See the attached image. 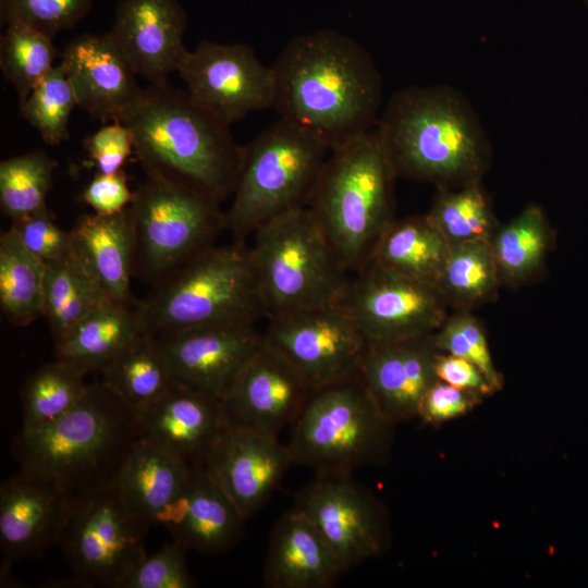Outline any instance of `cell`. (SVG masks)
<instances>
[{
	"mask_svg": "<svg viewBox=\"0 0 588 588\" xmlns=\"http://www.w3.org/2000/svg\"><path fill=\"white\" fill-rule=\"evenodd\" d=\"M279 119L310 133L330 150L373 130L382 78L370 53L332 29L293 37L271 65Z\"/></svg>",
	"mask_w": 588,
	"mask_h": 588,
	"instance_id": "6da1fadb",
	"label": "cell"
},
{
	"mask_svg": "<svg viewBox=\"0 0 588 588\" xmlns=\"http://www.w3.org/2000/svg\"><path fill=\"white\" fill-rule=\"evenodd\" d=\"M376 128L396 177L455 188L481 182L491 166V145L478 115L445 85L397 90Z\"/></svg>",
	"mask_w": 588,
	"mask_h": 588,
	"instance_id": "7a4b0ae2",
	"label": "cell"
},
{
	"mask_svg": "<svg viewBox=\"0 0 588 588\" xmlns=\"http://www.w3.org/2000/svg\"><path fill=\"white\" fill-rule=\"evenodd\" d=\"M121 122L133 133L146 175L203 192L221 204L232 196L245 146L186 90L169 82L149 84Z\"/></svg>",
	"mask_w": 588,
	"mask_h": 588,
	"instance_id": "3957f363",
	"label": "cell"
},
{
	"mask_svg": "<svg viewBox=\"0 0 588 588\" xmlns=\"http://www.w3.org/2000/svg\"><path fill=\"white\" fill-rule=\"evenodd\" d=\"M138 439L135 414L96 381L57 420L22 428L12 440L11 453L20 468L77 497L114 486Z\"/></svg>",
	"mask_w": 588,
	"mask_h": 588,
	"instance_id": "277c9868",
	"label": "cell"
},
{
	"mask_svg": "<svg viewBox=\"0 0 588 588\" xmlns=\"http://www.w3.org/2000/svg\"><path fill=\"white\" fill-rule=\"evenodd\" d=\"M396 175L373 130L332 149L307 207L342 268L367 262L393 218Z\"/></svg>",
	"mask_w": 588,
	"mask_h": 588,
	"instance_id": "5b68a950",
	"label": "cell"
},
{
	"mask_svg": "<svg viewBox=\"0 0 588 588\" xmlns=\"http://www.w3.org/2000/svg\"><path fill=\"white\" fill-rule=\"evenodd\" d=\"M135 306L145 332L154 336L266 318L250 249L235 241L192 257Z\"/></svg>",
	"mask_w": 588,
	"mask_h": 588,
	"instance_id": "8992f818",
	"label": "cell"
},
{
	"mask_svg": "<svg viewBox=\"0 0 588 588\" xmlns=\"http://www.w3.org/2000/svg\"><path fill=\"white\" fill-rule=\"evenodd\" d=\"M330 149L310 133L278 119L245 145L242 171L225 211L235 242L311 201Z\"/></svg>",
	"mask_w": 588,
	"mask_h": 588,
	"instance_id": "52a82bcc",
	"label": "cell"
},
{
	"mask_svg": "<svg viewBox=\"0 0 588 588\" xmlns=\"http://www.w3.org/2000/svg\"><path fill=\"white\" fill-rule=\"evenodd\" d=\"M253 238L249 249L266 319L344 299L351 274L308 208L268 222Z\"/></svg>",
	"mask_w": 588,
	"mask_h": 588,
	"instance_id": "ba28073f",
	"label": "cell"
},
{
	"mask_svg": "<svg viewBox=\"0 0 588 588\" xmlns=\"http://www.w3.org/2000/svg\"><path fill=\"white\" fill-rule=\"evenodd\" d=\"M391 425L357 375L315 389L290 427L286 445L294 465L316 474H353L378 460Z\"/></svg>",
	"mask_w": 588,
	"mask_h": 588,
	"instance_id": "9c48e42d",
	"label": "cell"
},
{
	"mask_svg": "<svg viewBox=\"0 0 588 588\" xmlns=\"http://www.w3.org/2000/svg\"><path fill=\"white\" fill-rule=\"evenodd\" d=\"M134 235V275L155 285L226 230L221 203L194 188L148 176L130 205Z\"/></svg>",
	"mask_w": 588,
	"mask_h": 588,
	"instance_id": "30bf717a",
	"label": "cell"
},
{
	"mask_svg": "<svg viewBox=\"0 0 588 588\" xmlns=\"http://www.w3.org/2000/svg\"><path fill=\"white\" fill-rule=\"evenodd\" d=\"M146 531L130 514L114 485L71 497L58 544L79 587L121 588L147 555Z\"/></svg>",
	"mask_w": 588,
	"mask_h": 588,
	"instance_id": "8fae6325",
	"label": "cell"
},
{
	"mask_svg": "<svg viewBox=\"0 0 588 588\" xmlns=\"http://www.w3.org/2000/svg\"><path fill=\"white\" fill-rule=\"evenodd\" d=\"M267 320V342L315 389L358 375L369 343L343 301Z\"/></svg>",
	"mask_w": 588,
	"mask_h": 588,
	"instance_id": "7c38bea8",
	"label": "cell"
},
{
	"mask_svg": "<svg viewBox=\"0 0 588 588\" xmlns=\"http://www.w3.org/2000/svg\"><path fill=\"white\" fill-rule=\"evenodd\" d=\"M343 302L369 344L432 334L451 311L436 286L370 259L351 273Z\"/></svg>",
	"mask_w": 588,
	"mask_h": 588,
	"instance_id": "4fadbf2b",
	"label": "cell"
},
{
	"mask_svg": "<svg viewBox=\"0 0 588 588\" xmlns=\"http://www.w3.org/2000/svg\"><path fill=\"white\" fill-rule=\"evenodd\" d=\"M191 98L229 126L273 106L272 68L245 44L201 40L186 50L177 71Z\"/></svg>",
	"mask_w": 588,
	"mask_h": 588,
	"instance_id": "5bb4252c",
	"label": "cell"
},
{
	"mask_svg": "<svg viewBox=\"0 0 588 588\" xmlns=\"http://www.w3.org/2000/svg\"><path fill=\"white\" fill-rule=\"evenodd\" d=\"M292 507L315 526L344 572L382 550L379 506L351 473L316 474Z\"/></svg>",
	"mask_w": 588,
	"mask_h": 588,
	"instance_id": "9a60e30c",
	"label": "cell"
},
{
	"mask_svg": "<svg viewBox=\"0 0 588 588\" xmlns=\"http://www.w3.org/2000/svg\"><path fill=\"white\" fill-rule=\"evenodd\" d=\"M315 388L273 347L264 341L219 401L228 428L256 430L279 438L306 406Z\"/></svg>",
	"mask_w": 588,
	"mask_h": 588,
	"instance_id": "2e32d148",
	"label": "cell"
},
{
	"mask_svg": "<svg viewBox=\"0 0 588 588\" xmlns=\"http://www.w3.org/2000/svg\"><path fill=\"white\" fill-rule=\"evenodd\" d=\"M174 383L220 401L264 341L256 322L222 323L155 336Z\"/></svg>",
	"mask_w": 588,
	"mask_h": 588,
	"instance_id": "e0dca14e",
	"label": "cell"
},
{
	"mask_svg": "<svg viewBox=\"0 0 588 588\" xmlns=\"http://www.w3.org/2000/svg\"><path fill=\"white\" fill-rule=\"evenodd\" d=\"M292 465L286 443L243 428L224 429L203 463L245 519L265 505Z\"/></svg>",
	"mask_w": 588,
	"mask_h": 588,
	"instance_id": "ac0fdd59",
	"label": "cell"
},
{
	"mask_svg": "<svg viewBox=\"0 0 588 588\" xmlns=\"http://www.w3.org/2000/svg\"><path fill=\"white\" fill-rule=\"evenodd\" d=\"M71 497L53 481L20 468L0 485V547L5 562L39 556L58 543Z\"/></svg>",
	"mask_w": 588,
	"mask_h": 588,
	"instance_id": "d6986e66",
	"label": "cell"
},
{
	"mask_svg": "<svg viewBox=\"0 0 588 588\" xmlns=\"http://www.w3.org/2000/svg\"><path fill=\"white\" fill-rule=\"evenodd\" d=\"M187 15L177 0H119L109 34L137 76L149 84L168 82L187 50Z\"/></svg>",
	"mask_w": 588,
	"mask_h": 588,
	"instance_id": "ffe728a7",
	"label": "cell"
},
{
	"mask_svg": "<svg viewBox=\"0 0 588 588\" xmlns=\"http://www.w3.org/2000/svg\"><path fill=\"white\" fill-rule=\"evenodd\" d=\"M61 62L78 106L95 120L122 121L142 90L136 72L109 32L73 38Z\"/></svg>",
	"mask_w": 588,
	"mask_h": 588,
	"instance_id": "44dd1931",
	"label": "cell"
},
{
	"mask_svg": "<svg viewBox=\"0 0 588 588\" xmlns=\"http://www.w3.org/2000/svg\"><path fill=\"white\" fill-rule=\"evenodd\" d=\"M139 439L188 464H203L225 429L217 399L172 381L154 404L135 414Z\"/></svg>",
	"mask_w": 588,
	"mask_h": 588,
	"instance_id": "7402d4cb",
	"label": "cell"
},
{
	"mask_svg": "<svg viewBox=\"0 0 588 588\" xmlns=\"http://www.w3.org/2000/svg\"><path fill=\"white\" fill-rule=\"evenodd\" d=\"M431 334L369 344L358 376L379 411L392 424L417 416L427 390L438 380Z\"/></svg>",
	"mask_w": 588,
	"mask_h": 588,
	"instance_id": "603a6c76",
	"label": "cell"
},
{
	"mask_svg": "<svg viewBox=\"0 0 588 588\" xmlns=\"http://www.w3.org/2000/svg\"><path fill=\"white\" fill-rule=\"evenodd\" d=\"M246 520L198 464L192 467L185 486L160 515L158 525L186 551L215 555L241 540Z\"/></svg>",
	"mask_w": 588,
	"mask_h": 588,
	"instance_id": "cb8c5ba5",
	"label": "cell"
},
{
	"mask_svg": "<svg viewBox=\"0 0 588 588\" xmlns=\"http://www.w3.org/2000/svg\"><path fill=\"white\" fill-rule=\"evenodd\" d=\"M345 573L315 526L291 507L274 524L264 564L267 588H329Z\"/></svg>",
	"mask_w": 588,
	"mask_h": 588,
	"instance_id": "d4e9b609",
	"label": "cell"
},
{
	"mask_svg": "<svg viewBox=\"0 0 588 588\" xmlns=\"http://www.w3.org/2000/svg\"><path fill=\"white\" fill-rule=\"evenodd\" d=\"M71 253L85 271L119 304L133 305L135 235L130 206L115 215H81L70 230Z\"/></svg>",
	"mask_w": 588,
	"mask_h": 588,
	"instance_id": "484cf974",
	"label": "cell"
},
{
	"mask_svg": "<svg viewBox=\"0 0 588 588\" xmlns=\"http://www.w3.org/2000/svg\"><path fill=\"white\" fill-rule=\"evenodd\" d=\"M193 466L138 439L115 486L130 514L148 530L181 492Z\"/></svg>",
	"mask_w": 588,
	"mask_h": 588,
	"instance_id": "4316f807",
	"label": "cell"
},
{
	"mask_svg": "<svg viewBox=\"0 0 588 588\" xmlns=\"http://www.w3.org/2000/svg\"><path fill=\"white\" fill-rule=\"evenodd\" d=\"M143 333L146 332L135 304L109 301L88 314L54 345L56 359L85 373L100 371Z\"/></svg>",
	"mask_w": 588,
	"mask_h": 588,
	"instance_id": "83f0119b",
	"label": "cell"
},
{
	"mask_svg": "<svg viewBox=\"0 0 588 588\" xmlns=\"http://www.w3.org/2000/svg\"><path fill=\"white\" fill-rule=\"evenodd\" d=\"M450 246L426 215L412 216L389 223L369 259L404 277L436 286Z\"/></svg>",
	"mask_w": 588,
	"mask_h": 588,
	"instance_id": "f1b7e54d",
	"label": "cell"
},
{
	"mask_svg": "<svg viewBox=\"0 0 588 588\" xmlns=\"http://www.w3.org/2000/svg\"><path fill=\"white\" fill-rule=\"evenodd\" d=\"M553 244V231L543 209L528 204L512 220L501 224L490 246L502 285L520 287L536 279Z\"/></svg>",
	"mask_w": 588,
	"mask_h": 588,
	"instance_id": "f546056e",
	"label": "cell"
},
{
	"mask_svg": "<svg viewBox=\"0 0 588 588\" xmlns=\"http://www.w3.org/2000/svg\"><path fill=\"white\" fill-rule=\"evenodd\" d=\"M99 372L101 382L134 414L158 401L172 383L156 339L147 332Z\"/></svg>",
	"mask_w": 588,
	"mask_h": 588,
	"instance_id": "4dcf8cb0",
	"label": "cell"
},
{
	"mask_svg": "<svg viewBox=\"0 0 588 588\" xmlns=\"http://www.w3.org/2000/svg\"><path fill=\"white\" fill-rule=\"evenodd\" d=\"M47 265L34 256L10 226L0 235V306L5 319L25 327L45 313Z\"/></svg>",
	"mask_w": 588,
	"mask_h": 588,
	"instance_id": "1f68e13d",
	"label": "cell"
},
{
	"mask_svg": "<svg viewBox=\"0 0 588 588\" xmlns=\"http://www.w3.org/2000/svg\"><path fill=\"white\" fill-rule=\"evenodd\" d=\"M502 281L490 242L450 246L436 283L451 310H471L497 301Z\"/></svg>",
	"mask_w": 588,
	"mask_h": 588,
	"instance_id": "d6a6232c",
	"label": "cell"
},
{
	"mask_svg": "<svg viewBox=\"0 0 588 588\" xmlns=\"http://www.w3.org/2000/svg\"><path fill=\"white\" fill-rule=\"evenodd\" d=\"M109 301L72 253L47 265L44 316L54 345L88 314Z\"/></svg>",
	"mask_w": 588,
	"mask_h": 588,
	"instance_id": "836d02e7",
	"label": "cell"
},
{
	"mask_svg": "<svg viewBox=\"0 0 588 588\" xmlns=\"http://www.w3.org/2000/svg\"><path fill=\"white\" fill-rule=\"evenodd\" d=\"M426 217L451 245L490 242L501 225L481 182L437 188Z\"/></svg>",
	"mask_w": 588,
	"mask_h": 588,
	"instance_id": "e575fe53",
	"label": "cell"
},
{
	"mask_svg": "<svg viewBox=\"0 0 588 588\" xmlns=\"http://www.w3.org/2000/svg\"><path fill=\"white\" fill-rule=\"evenodd\" d=\"M86 375L58 359L33 372L21 390L22 428L45 426L70 412L88 388Z\"/></svg>",
	"mask_w": 588,
	"mask_h": 588,
	"instance_id": "d590c367",
	"label": "cell"
},
{
	"mask_svg": "<svg viewBox=\"0 0 588 588\" xmlns=\"http://www.w3.org/2000/svg\"><path fill=\"white\" fill-rule=\"evenodd\" d=\"M57 54L48 35L23 23L7 24L0 40V68L20 102L54 66Z\"/></svg>",
	"mask_w": 588,
	"mask_h": 588,
	"instance_id": "8d00e7d4",
	"label": "cell"
},
{
	"mask_svg": "<svg viewBox=\"0 0 588 588\" xmlns=\"http://www.w3.org/2000/svg\"><path fill=\"white\" fill-rule=\"evenodd\" d=\"M56 167L45 150H34L0 163V205L11 220L40 210L51 188Z\"/></svg>",
	"mask_w": 588,
	"mask_h": 588,
	"instance_id": "74e56055",
	"label": "cell"
},
{
	"mask_svg": "<svg viewBox=\"0 0 588 588\" xmlns=\"http://www.w3.org/2000/svg\"><path fill=\"white\" fill-rule=\"evenodd\" d=\"M77 99L62 62L54 65L20 102L21 115L49 145L69 137V120Z\"/></svg>",
	"mask_w": 588,
	"mask_h": 588,
	"instance_id": "f35d334b",
	"label": "cell"
},
{
	"mask_svg": "<svg viewBox=\"0 0 588 588\" xmlns=\"http://www.w3.org/2000/svg\"><path fill=\"white\" fill-rule=\"evenodd\" d=\"M431 340L438 352L456 355L475 364L495 392L502 389L503 377L492 359L486 329L471 310H451L431 334Z\"/></svg>",
	"mask_w": 588,
	"mask_h": 588,
	"instance_id": "ab89813d",
	"label": "cell"
},
{
	"mask_svg": "<svg viewBox=\"0 0 588 588\" xmlns=\"http://www.w3.org/2000/svg\"><path fill=\"white\" fill-rule=\"evenodd\" d=\"M91 4L93 0H0V19L4 24H26L53 38L74 27Z\"/></svg>",
	"mask_w": 588,
	"mask_h": 588,
	"instance_id": "60d3db41",
	"label": "cell"
},
{
	"mask_svg": "<svg viewBox=\"0 0 588 588\" xmlns=\"http://www.w3.org/2000/svg\"><path fill=\"white\" fill-rule=\"evenodd\" d=\"M186 550L175 541L146 555L128 574L121 588H191L194 580L187 567Z\"/></svg>",
	"mask_w": 588,
	"mask_h": 588,
	"instance_id": "b9f144b4",
	"label": "cell"
},
{
	"mask_svg": "<svg viewBox=\"0 0 588 588\" xmlns=\"http://www.w3.org/2000/svg\"><path fill=\"white\" fill-rule=\"evenodd\" d=\"M11 228L23 245L46 265L56 262L71 253L70 231L62 230L47 207L12 220Z\"/></svg>",
	"mask_w": 588,
	"mask_h": 588,
	"instance_id": "7bdbcfd3",
	"label": "cell"
},
{
	"mask_svg": "<svg viewBox=\"0 0 588 588\" xmlns=\"http://www.w3.org/2000/svg\"><path fill=\"white\" fill-rule=\"evenodd\" d=\"M85 147L97 173L111 174L121 171L133 152L134 137L126 124L112 121L91 134Z\"/></svg>",
	"mask_w": 588,
	"mask_h": 588,
	"instance_id": "ee69618b",
	"label": "cell"
},
{
	"mask_svg": "<svg viewBox=\"0 0 588 588\" xmlns=\"http://www.w3.org/2000/svg\"><path fill=\"white\" fill-rule=\"evenodd\" d=\"M480 395L437 380L425 393L417 416L427 424L439 425L468 413Z\"/></svg>",
	"mask_w": 588,
	"mask_h": 588,
	"instance_id": "f6af8a7d",
	"label": "cell"
},
{
	"mask_svg": "<svg viewBox=\"0 0 588 588\" xmlns=\"http://www.w3.org/2000/svg\"><path fill=\"white\" fill-rule=\"evenodd\" d=\"M127 176L123 170L111 174L96 173L81 195V199L90 206L95 213L115 215L125 210L132 203Z\"/></svg>",
	"mask_w": 588,
	"mask_h": 588,
	"instance_id": "bcb514c9",
	"label": "cell"
},
{
	"mask_svg": "<svg viewBox=\"0 0 588 588\" xmlns=\"http://www.w3.org/2000/svg\"><path fill=\"white\" fill-rule=\"evenodd\" d=\"M434 373L438 380L480 396L495 392L475 364L456 355L437 352Z\"/></svg>",
	"mask_w": 588,
	"mask_h": 588,
	"instance_id": "7dc6e473",
	"label": "cell"
}]
</instances>
